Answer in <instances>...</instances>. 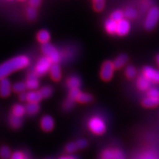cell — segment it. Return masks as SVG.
I'll use <instances>...</instances> for the list:
<instances>
[{
    "mask_svg": "<svg viewBox=\"0 0 159 159\" xmlns=\"http://www.w3.org/2000/svg\"><path fill=\"white\" fill-rule=\"evenodd\" d=\"M30 60L25 55H19L0 65V80L5 78L13 71L24 69L29 65Z\"/></svg>",
    "mask_w": 159,
    "mask_h": 159,
    "instance_id": "cell-1",
    "label": "cell"
},
{
    "mask_svg": "<svg viewBox=\"0 0 159 159\" xmlns=\"http://www.w3.org/2000/svg\"><path fill=\"white\" fill-rule=\"evenodd\" d=\"M159 21V8L158 7H152L149 11L144 21L145 28L148 30H153Z\"/></svg>",
    "mask_w": 159,
    "mask_h": 159,
    "instance_id": "cell-2",
    "label": "cell"
},
{
    "mask_svg": "<svg viewBox=\"0 0 159 159\" xmlns=\"http://www.w3.org/2000/svg\"><path fill=\"white\" fill-rule=\"evenodd\" d=\"M89 128L93 134L97 135L103 134L106 130L104 121L99 116H94L89 120Z\"/></svg>",
    "mask_w": 159,
    "mask_h": 159,
    "instance_id": "cell-3",
    "label": "cell"
},
{
    "mask_svg": "<svg viewBox=\"0 0 159 159\" xmlns=\"http://www.w3.org/2000/svg\"><path fill=\"white\" fill-rule=\"evenodd\" d=\"M43 53L44 54L46 57H47L50 61L52 62V63H57L59 62L60 58H61V55H60L59 52L57 50L53 45L51 43H47L42 45L41 47Z\"/></svg>",
    "mask_w": 159,
    "mask_h": 159,
    "instance_id": "cell-4",
    "label": "cell"
},
{
    "mask_svg": "<svg viewBox=\"0 0 159 159\" xmlns=\"http://www.w3.org/2000/svg\"><path fill=\"white\" fill-rule=\"evenodd\" d=\"M53 63L47 57H42L39 60L35 66V71L38 75H43L47 71L50 70V68Z\"/></svg>",
    "mask_w": 159,
    "mask_h": 159,
    "instance_id": "cell-5",
    "label": "cell"
},
{
    "mask_svg": "<svg viewBox=\"0 0 159 159\" xmlns=\"http://www.w3.org/2000/svg\"><path fill=\"white\" fill-rule=\"evenodd\" d=\"M115 67L114 66V63L111 61H106L102 65V69H101V77L104 80H109L112 78L113 75H114Z\"/></svg>",
    "mask_w": 159,
    "mask_h": 159,
    "instance_id": "cell-6",
    "label": "cell"
},
{
    "mask_svg": "<svg viewBox=\"0 0 159 159\" xmlns=\"http://www.w3.org/2000/svg\"><path fill=\"white\" fill-rule=\"evenodd\" d=\"M102 159H125L124 153L119 149H107L101 155Z\"/></svg>",
    "mask_w": 159,
    "mask_h": 159,
    "instance_id": "cell-7",
    "label": "cell"
},
{
    "mask_svg": "<svg viewBox=\"0 0 159 159\" xmlns=\"http://www.w3.org/2000/svg\"><path fill=\"white\" fill-rule=\"evenodd\" d=\"M143 75L151 82L159 83V70L151 66H145L143 69Z\"/></svg>",
    "mask_w": 159,
    "mask_h": 159,
    "instance_id": "cell-8",
    "label": "cell"
},
{
    "mask_svg": "<svg viewBox=\"0 0 159 159\" xmlns=\"http://www.w3.org/2000/svg\"><path fill=\"white\" fill-rule=\"evenodd\" d=\"M12 91L11 83L7 77L0 80V96L8 97Z\"/></svg>",
    "mask_w": 159,
    "mask_h": 159,
    "instance_id": "cell-9",
    "label": "cell"
},
{
    "mask_svg": "<svg viewBox=\"0 0 159 159\" xmlns=\"http://www.w3.org/2000/svg\"><path fill=\"white\" fill-rule=\"evenodd\" d=\"M27 89L32 91H35L39 87V81L38 79V75L35 72H32L28 75L26 81Z\"/></svg>",
    "mask_w": 159,
    "mask_h": 159,
    "instance_id": "cell-10",
    "label": "cell"
},
{
    "mask_svg": "<svg viewBox=\"0 0 159 159\" xmlns=\"http://www.w3.org/2000/svg\"><path fill=\"white\" fill-rule=\"evenodd\" d=\"M130 30V22L127 19H122L118 21L117 24L116 33L119 35H125L129 33Z\"/></svg>",
    "mask_w": 159,
    "mask_h": 159,
    "instance_id": "cell-11",
    "label": "cell"
},
{
    "mask_svg": "<svg viewBox=\"0 0 159 159\" xmlns=\"http://www.w3.org/2000/svg\"><path fill=\"white\" fill-rule=\"evenodd\" d=\"M41 127L43 130L51 131L54 128V120L50 116H44L41 120Z\"/></svg>",
    "mask_w": 159,
    "mask_h": 159,
    "instance_id": "cell-12",
    "label": "cell"
},
{
    "mask_svg": "<svg viewBox=\"0 0 159 159\" xmlns=\"http://www.w3.org/2000/svg\"><path fill=\"white\" fill-rule=\"evenodd\" d=\"M151 81L148 80L146 77L142 75L139 77L138 80H137V86L138 88L142 91H147L150 89L151 85Z\"/></svg>",
    "mask_w": 159,
    "mask_h": 159,
    "instance_id": "cell-13",
    "label": "cell"
},
{
    "mask_svg": "<svg viewBox=\"0 0 159 159\" xmlns=\"http://www.w3.org/2000/svg\"><path fill=\"white\" fill-rule=\"evenodd\" d=\"M42 95L41 92L38 91H31L29 93H27V101L29 102H35L39 103V102L42 99Z\"/></svg>",
    "mask_w": 159,
    "mask_h": 159,
    "instance_id": "cell-14",
    "label": "cell"
},
{
    "mask_svg": "<svg viewBox=\"0 0 159 159\" xmlns=\"http://www.w3.org/2000/svg\"><path fill=\"white\" fill-rule=\"evenodd\" d=\"M49 72H50L52 78L55 80H59L61 77V67L59 66V65L57 63H53L52 65L50 70H49Z\"/></svg>",
    "mask_w": 159,
    "mask_h": 159,
    "instance_id": "cell-15",
    "label": "cell"
},
{
    "mask_svg": "<svg viewBox=\"0 0 159 159\" xmlns=\"http://www.w3.org/2000/svg\"><path fill=\"white\" fill-rule=\"evenodd\" d=\"M128 61V57L126 55L122 54L120 55L115 59L114 61V66L115 69H120L126 64Z\"/></svg>",
    "mask_w": 159,
    "mask_h": 159,
    "instance_id": "cell-16",
    "label": "cell"
},
{
    "mask_svg": "<svg viewBox=\"0 0 159 159\" xmlns=\"http://www.w3.org/2000/svg\"><path fill=\"white\" fill-rule=\"evenodd\" d=\"M142 104L146 108H154L159 105V99L153 98V97H147L144 99Z\"/></svg>",
    "mask_w": 159,
    "mask_h": 159,
    "instance_id": "cell-17",
    "label": "cell"
},
{
    "mask_svg": "<svg viewBox=\"0 0 159 159\" xmlns=\"http://www.w3.org/2000/svg\"><path fill=\"white\" fill-rule=\"evenodd\" d=\"M26 113L29 115H35L39 112L40 110V106L39 103L29 102L25 106Z\"/></svg>",
    "mask_w": 159,
    "mask_h": 159,
    "instance_id": "cell-18",
    "label": "cell"
},
{
    "mask_svg": "<svg viewBox=\"0 0 159 159\" xmlns=\"http://www.w3.org/2000/svg\"><path fill=\"white\" fill-rule=\"evenodd\" d=\"M117 24H118V22L116 21H114V20H113L112 19L107 20L105 25V29H106L107 32L109 33H111V34L116 33Z\"/></svg>",
    "mask_w": 159,
    "mask_h": 159,
    "instance_id": "cell-19",
    "label": "cell"
},
{
    "mask_svg": "<svg viewBox=\"0 0 159 159\" xmlns=\"http://www.w3.org/2000/svg\"><path fill=\"white\" fill-rule=\"evenodd\" d=\"M37 39L39 40V42L44 44V43H49V41L50 40V34H49V33L47 30H41L38 33Z\"/></svg>",
    "mask_w": 159,
    "mask_h": 159,
    "instance_id": "cell-20",
    "label": "cell"
},
{
    "mask_svg": "<svg viewBox=\"0 0 159 159\" xmlns=\"http://www.w3.org/2000/svg\"><path fill=\"white\" fill-rule=\"evenodd\" d=\"M81 85L80 79L77 76H72L69 77L67 80V85L70 89H79Z\"/></svg>",
    "mask_w": 159,
    "mask_h": 159,
    "instance_id": "cell-21",
    "label": "cell"
},
{
    "mask_svg": "<svg viewBox=\"0 0 159 159\" xmlns=\"http://www.w3.org/2000/svg\"><path fill=\"white\" fill-rule=\"evenodd\" d=\"M26 113L25 107L21 104H16L13 106V115L15 116L21 117L24 116Z\"/></svg>",
    "mask_w": 159,
    "mask_h": 159,
    "instance_id": "cell-22",
    "label": "cell"
},
{
    "mask_svg": "<svg viewBox=\"0 0 159 159\" xmlns=\"http://www.w3.org/2000/svg\"><path fill=\"white\" fill-rule=\"evenodd\" d=\"M10 124H11L13 128H19L21 126V125H22V120H21V117L16 116L15 115H12L10 117Z\"/></svg>",
    "mask_w": 159,
    "mask_h": 159,
    "instance_id": "cell-23",
    "label": "cell"
},
{
    "mask_svg": "<svg viewBox=\"0 0 159 159\" xmlns=\"http://www.w3.org/2000/svg\"><path fill=\"white\" fill-rule=\"evenodd\" d=\"M12 156L11 151L7 146H3L0 149V157L2 159H9Z\"/></svg>",
    "mask_w": 159,
    "mask_h": 159,
    "instance_id": "cell-24",
    "label": "cell"
},
{
    "mask_svg": "<svg viewBox=\"0 0 159 159\" xmlns=\"http://www.w3.org/2000/svg\"><path fill=\"white\" fill-rule=\"evenodd\" d=\"M92 99L93 97L91 94H87V93H80L77 97V100L81 103H87L91 102Z\"/></svg>",
    "mask_w": 159,
    "mask_h": 159,
    "instance_id": "cell-25",
    "label": "cell"
},
{
    "mask_svg": "<svg viewBox=\"0 0 159 159\" xmlns=\"http://www.w3.org/2000/svg\"><path fill=\"white\" fill-rule=\"evenodd\" d=\"M27 89V85L26 83L19 82V83H16L14 85H13V90L16 93H22L25 92V90Z\"/></svg>",
    "mask_w": 159,
    "mask_h": 159,
    "instance_id": "cell-26",
    "label": "cell"
},
{
    "mask_svg": "<svg viewBox=\"0 0 159 159\" xmlns=\"http://www.w3.org/2000/svg\"><path fill=\"white\" fill-rule=\"evenodd\" d=\"M40 92H41V95H42L43 98H48L52 94V89L50 86L47 85V86H43L40 90Z\"/></svg>",
    "mask_w": 159,
    "mask_h": 159,
    "instance_id": "cell-27",
    "label": "cell"
},
{
    "mask_svg": "<svg viewBox=\"0 0 159 159\" xmlns=\"http://www.w3.org/2000/svg\"><path fill=\"white\" fill-rule=\"evenodd\" d=\"M124 16H125V13H123L122 11H120V10H117V11H115L114 13L111 14V19H112L113 20H114V21H116L118 22V21H121V20L124 19H123V18H124Z\"/></svg>",
    "mask_w": 159,
    "mask_h": 159,
    "instance_id": "cell-28",
    "label": "cell"
},
{
    "mask_svg": "<svg viewBox=\"0 0 159 159\" xmlns=\"http://www.w3.org/2000/svg\"><path fill=\"white\" fill-rule=\"evenodd\" d=\"M125 74L129 78H134L136 75V70L133 66H128L125 69Z\"/></svg>",
    "mask_w": 159,
    "mask_h": 159,
    "instance_id": "cell-29",
    "label": "cell"
},
{
    "mask_svg": "<svg viewBox=\"0 0 159 159\" xmlns=\"http://www.w3.org/2000/svg\"><path fill=\"white\" fill-rule=\"evenodd\" d=\"M27 16L30 19L33 20L36 18L37 16V11L34 7H30L27 10Z\"/></svg>",
    "mask_w": 159,
    "mask_h": 159,
    "instance_id": "cell-30",
    "label": "cell"
},
{
    "mask_svg": "<svg viewBox=\"0 0 159 159\" xmlns=\"http://www.w3.org/2000/svg\"><path fill=\"white\" fill-rule=\"evenodd\" d=\"M94 7L97 11H102L105 7V0H93Z\"/></svg>",
    "mask_w": 159,
    "mask_h": 159,
    "instance_id": "cell-31",
    "label": "cell"
},
{
    "mask_svg": "<svg viewBox=\"0 0 159 159\" xmlns=\"http://www.w3.org/2000/svg\"><path fill=\"white\" fill-rule=\"evenodd\" d=\"M125 16L128 19H134L136 17L137 12L134 8H128L125 12Z\"/></svg>",
    "mask_w": 159,
    "mask_h": 159,
    "instance_id": "cell-32",
    "label": "cell"
},
{
    "mask_svg": "<svg viewBox=\"0 0 159 159\" xmlns=\"http://www.w3.org/2000/svg\"><path fill=\"white\" fill-rule=\"evenodd\" d=\"M148 97L159 99V89L151 88L148 91Z\"/></svg>",
    "mask_w": 159,
    "mask_h": 159,
    "instance_id": "cell-33",
    "label": "cell"
},
{
    "mask_svg": "<svg viewBox=\"0 0 159 159\" xmlns=\"http://www.w3.org/2000/svg\"><path fill=\"white\" fill-rule=\"evenodd\" d=\"M80 91L79 90V89H70V92H69V98L73 99V100H77V97L80 94Z\"/></svg>",
    "mask_w": 159,
    "mask_h": 159,
    "instance_id": "cell-34",
    "label": "cell"
},
{
    "mask_svg": "<svg viewBox=\"0 0 159 159\" xmlns=\"http://www.w3.org/2000/svg\"><path fill=\"white\" fill-rule=\"evenodd\" d=\"M78 148H77V145L76 142H71L66 145V151L69 153H71V152H74L75 151H76Z\"/></svg>",
    "mask_w": 159,
    "mask_h": 159,
    "instance_id": "cell-35",
    "label": "cell"
},
{
    "mask_svg": "<svg viewBox=\"0 0 159 159\" xmlns=\"http://www.w3.org/2000/svg\"><path fill=\"white\" fill-rule=\"evenodd\" d=\"M74 104H75V100H73V99H71L69 97V98L65 101L64 104H63V108H64V109H66V110L69 111L70 110L71 108H73Z\"/></svg>",
    "mask_w": 159,
    "mask_h": 159,
    "instance_id": "cell-36",
    "label": "cell"
},
{
    "mask_svg": "<svg viewBox=\"0 0 159 159\" xmlns=\"http://www.w3.org/2000/svg\"><path fill=\"white\" fill-rule=\"evenodd\" d=\"M76 144L77 145V148L78 149H83L85 148V147L88 145V142L85 139H79L78 141H77Z\"/></svg>",
    "mask_w": 159,
    "mask_h": 159,
    "instance_id": "cell-37",
    "label": "cell"
},
{
    "mask_svg": "<svg viewBox=\"0 0 159 159\" xmlns=\"http://www.w3.org/2000/svg\"><path fill=\"white\" fill-rule=\"evenodd\" d=\"M11 159H25V155L20 151H17L12 154Z\"/></svg>",
    "mask_w": 159,
    "mask_h": 159,
    "instance_id": "cell-38",
    "label": "cell"
},
{
    "mask_svg": "<svg viewBox=\"0 0 159 159\" xmlns=\"http://www.w3.org/2000/svg\"><path fill=\"white\" fill-rule=\"evenodd\" d=\"M41 0H30V5L32 7H37V6H39L40 5V3H41Z\"/></svg>",
    "mask_w": 159,
    "mask_h": 159,
    "instance_id": "cell-39",
    "label": "cell"
},
{
    "mask_svg": "<svg viewBox=\"0 0 159 159\" xmlns=\"http://www.w3.org/2000/svg\"><path fill=\"white\" fill-rule=\"evenodd\" d=\"M19 99L21 101H27V93L22 92L19 95Z\"/></svg>",
    "mask_w": 159,
    "mask_h": 159,
    "instance_id": "cell-40",
    "label": "cell"
},
{
    "mask_svg": "<svg viewBox=\"0 0 159 159\" xmlns=\"http://www.w3.org/2000/svg\"><path fill=\"white\" fill-rule=\"evenodd\" d=\"M59 159H76L74 156H63L60 158Z\"/></svg>",
    "mask_w": 159,
    "mask_h": 159,
    "instance_id": "cell-41",
    "label": "cell"
},
{
    "mask_svg": "<svg viewBox=\"0 0 159 159\" xmlns=\"http://www.w3.org/2000/svg\"><path fill=\"white\" fill-rule=\"evenodd\" d=\"M156 61L157 63H158V64L159 65V55H158V56L156 57Z\"/></svg>",
    "mask_w": 159,
    "mask_h": 159,
    "instance_id": "cell-42",
    "label": "cell"
},
{
    "mask_svg": "<svg viewBox=\"0 0 159 159\" xmlns=\"http://www.w3.org/2000/svg\"><path fill=\"white\" fill-rule=\"evenodd\" d=\"M21 1H24V0H21Z\"/></svg>",
    "mask_w": 159,
    "mask_h": 159,
    "instance_id": "cell-43",
    "label": "cell"
}]
</instances>
